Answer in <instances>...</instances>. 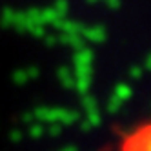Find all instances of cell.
Here are the masks:
<instances>
[{"mask_svg": "<svg viewBox=\"0 0 151 151\" xmlns=\"http://www.w3.org/2000/svg\"><path fill=\"white\" fill-rule=\"evenodd\" d=\"M124 147H133V149H151V122L138 126L133 133H129Z\"/></svg>", "mask_w": 151, "mask_h": 151, "instance_id": "6da1fadb", "label": "cell"}]
</instances>
